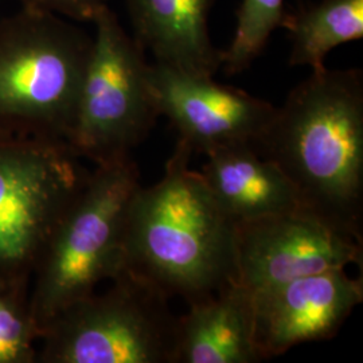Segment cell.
<instances>
[{
	"label": "cell",
	"instance_id": "cell-1",
	"mask_svg": "<svg viewBox=\"0 0 363 363\" xmlns=\"http://www.w3.org/2000/svg\"><path fill=\"white\" fill-rule=\"evenodd\" d=\"M256 152L292 183L303 211L363 242V73L312 72L276 108Z\"/></svg>",
	"mask_w": 363,
	"mask_h": 363
},
{
	"label": "cell",
	"instance_id": "cell-2",
	"mask_svg": "<svg viewBox=\"0 0 363 363\" xmlns=\"http://www.w3.org/2000/svg\"><path fill=\"white\" fill-rule=\"evenodd\" d=\"M193 154L178 139L160 181L136 191L117 272L189 304L214 295L235 276V220L201 172L190 169Z\"/></svg>",
	"mask_w": 363,
	"mask_h": 363
},
{
	"label": "cell",
	"instance_id": "cell-3",
	"mask_svg": "<svg viewBox=\"0 0 363 363\" xmlns=\"http://www.w3.org/2000/svg\"><path fill=\"white\" fill-rule=\"evenodd\" d=\"M93 37L55 13L21 9L0 21V135L65 142Z\"/></svg>",
	"mask_w": 363,
	"mask_h": 363
},
{
	"label": "cell",
	"instance_id": "cell-4",
	"mask_svg": "<svg viewBox=\"0 0 363 363\" xmlns=\"http://www.w3.org/2000/svg\"><path fill=\"white\" fill-rule=\"evenodd\" d=\"M140 186L132 156L89 171L31 276L30 310L40 333L66 307L116 276L128 211Z\"/></svg>",
	"mask_w": 363,
	"mask_h": 363
},
{
	"label": "cell",
	"instance_id": "cell-5",
	"mask_svg": "<svg viewBox=\"0 0 363 363\" xmlns=\"http://www.w3.org/2000/svg\"><path fill=\"white\" fill-rule=\"evenodd\" d=\"M42 328L37 363H172L178 316L169 298L130 273Z\"/></svg>",
	"mask_w": 363,
	"mask_h": 363
},
{
	"label": "cell",
	"instance_id": "cell-6",
	"mask_svg": "<svg viewBox=\"0 0 363 363\" xmlns=\"http://www.w3.org/2000/svg\"><path fill=\"white\" fill-rule=\"evenodd\" d=\"M65 142L0 135V286H27L89 171Z\"/></svg>",
	"mask_w": 363,
	"mask_h": 363
},
{
	"label": "cell",
	"instance_id": "cell-7",
	"mask_svg": "<svg viewBox=\"0 0 363 363\" xmlns=\"http://www.w3.org/2000/svg\"><path fill=\"white\" fill-rule=\"evenodd\" d=\"M91 23L96 34L69 145L78 157L96 166L130 156L160 115L143 48L109 6Z\"/></svg>",
	"mask_w": 363,
	"mask_h": 363
},
{
	"label": "cell",
	"instance_id": "cell-8",
	"mask_svg": "<svg viewBox=\"0 0 363 363\" xmlns=\"http://www.w3.org/2000/svg\"><path fill=\"white\" fill-rule=\"evenodd\" d=\"M362 261L363 242L303 210L235 222L234 283L252 295Z\"/></svg>",
	"mask_w": 363,
	"mask_h": 363
},
{
	"label": "cell",
	"instance_id": "cell-9",
	"mask_svg": "<svg viewBox=\"0 0 363 363\" xmlns=\"http://www.w3.org/2000/svg\"><path fill=\"white\" fill-rule=\"evenodd\" d=\"M150 85L160 116L193 152L208 155L229 147L257 144L276 106L213 77L150 64Z\"/></svg>",
	"mask_w": 363,
	"mask_h": 363
},
{
	"label": "cell",
	"instance_id": "cell-10",
	"mask_svg": "<svg viewBox=\"0 0 363 363\" xmlns=\"http://www.w3.org/2000/svg\"><path fill=\"white\" fill-rule=\"evenodd\" d=\"M363 301V279L335 269L253 294L255 342L261 359L335 337Z\"/></svg>",
	"mask_w": 363,
	"mask_h": 363
},
{
	"label": "cell",
	"instance_id": "cell-11",
	"mask_svg": "<svg viewBox=\"0 0 363 363\" xmlns=\"http://www.w3.org/2000/svg\"><path fill=\"white\" fill-rule=\"evenodd\" d=\"M216 0H125L132 37L156 64L214 77L222 50L210 38L208 16Z\"/></svg>",
	"mask_w": 363,
	"mask_h": 363
},
{
	"label": "cell",
	"instance_id": "cell-12",
	"mask_svg": "<svg viewBox=\"0 0 363 363\" xmlns=\"http://www.w3.org/2000/svg\"><path fill=\"white\" fill-rule=\"evenodd\" d=\"M178 318L172 363L261 362L255 342L253 295L235 283L189 304Z\"/></svg>",
	"mask_w": 363,
	"mask_h": 363
},
{
	"label": "cell",
	"instance_id": "cell-13",
	"mask_svg": "<svg viewBox=\"0 0 363 363\" xmlns=\"http://www.w3.org/2000/svg\"><path fill=\"white\" fill-rule=\"evenodd\" d=\"M206 156L201 175L220 208L235 222L303 210L283 171L253 147L220 148Z\"/></svg>",
	"mask_w": 363,
	"mask_h": 363
},
{
	"label": "cell",
	"instance_id": "cell-14",
	"mask_svg": "<svg viewBox=\"0 0 363 363\" xmlns=\"http://www.w3.org/2000/svg\"><path fill=\"white\" fill-rule=\"evenodd\" d=\"M284 30L291 42L289 65L320 72L331 50L363 38V0L298 1L288 10Z\"/></svg>",
	"mask_w": 363,
	"mask_h": 363
},
{
	"label": "cell",
	"instance_id": "cell-15",
	"mask_svg": "<svg viewBox=\"0 0 363 363\" xmlns=\"http://www.w3.org/2000/svg\"><path fill=\"white\" fill-rule=\"evenodd\" d=\"M286 0H242L235 16L233 39L222 50L223 72L240 74L259 58L277 28L286 26Z\"/></svg>",
	"mask_w": 363,
	"mask_h": 363
},
{
	"label": "cell",
	"instance_id": "cell-16",
	"mask_svg": "<svg viewBox=\"0 0 363 363\" xmlns=\"http://www.w3.org/2000/svg\"><path fill=\"white\" fill-rule=\"evenodd\" d=\"M27 286H0V363H37L38 325Z\"/></svg>",
	"mask_w": 363,
	"mask_h": 363
},
{
	"label": "cell",
	"instance_id": "cell-17",
	"mask_svg": "<svg viewBox=\"0 0 363 363\" xmlns=\"http://www.w3.org/2000/svg\"><path fill=\"white\" fill-rule=\"evenodd\" d=\"M23 9L55 13L74 22H93L109 0H18Z\"/></svg>",
	"mask_w": 363,
	"mask_h": 363
}]
</instances>
